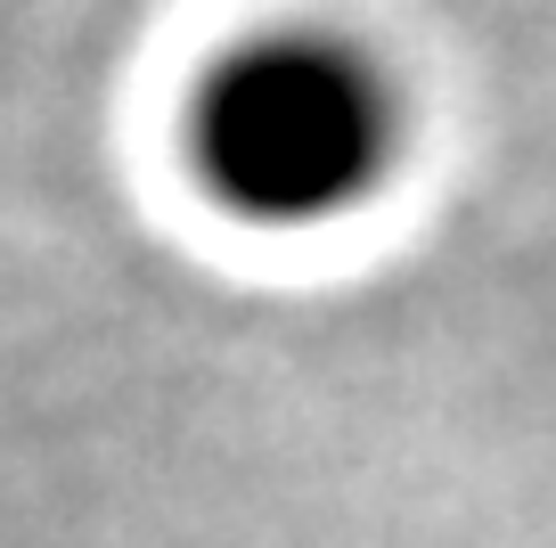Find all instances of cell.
<instances>
[{"mask_svg": "<svg viewBox=\"0 0 556 548\" xmlns=\"http://www.w3.org/2000/svg\"><path fill=\"white\" fill-rule=\"evenodd\" d=\"M401 155V90L361 41L278 25L205 66L189 99V164L222 213L254 229H319L361 213Z\"/></svg>", "mask_w": 556, "mask_h": 548, "instance_id": "cell-1", "label": "cell"}]
</instances>
